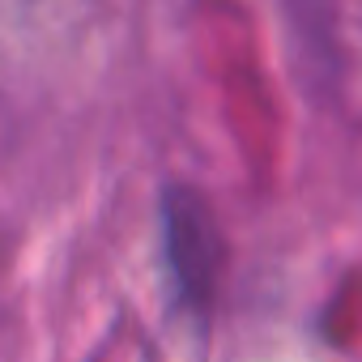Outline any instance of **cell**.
I'll list each match as a JSON object with an SVG mask.
<instances>
[{
  "mask_svg": "<svg viewBox=\"0 0 362 362\" xmlns=\"http://www.w3.org/2000/svg\"><path fill=\"white\" fill-rule=\"evenodd\" d=\"M158 222H162V256H166L175 303L192 315H209L226 260V243L209 201L188 184H166Z\"/></svg>",
  "mask_w": 362,
  "mask_h": 362,
  "instance_id": "1",
  "label": "cell"
}]
</instances>
